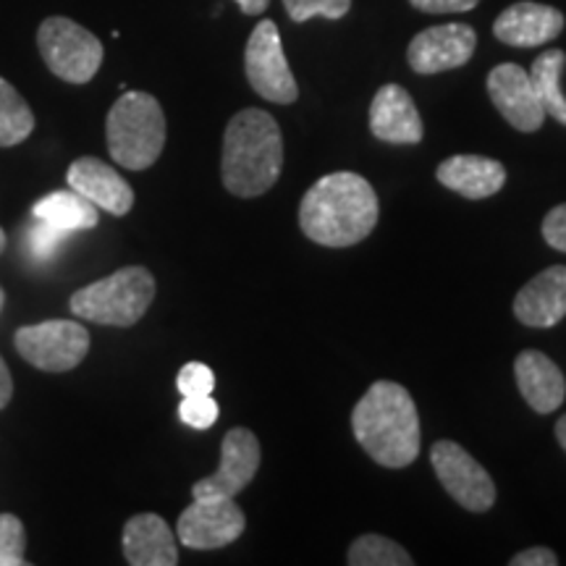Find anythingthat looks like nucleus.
Wrapping results in <instances>:
<instances>
[{
	"mask_svg": "<svg viewBox=\"0 0 566 566\" xmlns=\"http://www.w3.org/2000/svg\"><path fill=\"white\" fill-rule=\"evenodd\" d=\"M380 205L373 184L359 174L338 171L317 179L300 205V226L323 247H352L378 223Z\"/></svg>",
	"mask_w": 566,
	"mask_h": 566,
	"instance_id": "obj_1",
	"label": "nucleus"
},
{
	"mask_svg": "<svg viewBox=\"0 0 566 566\" xmlns=\"http://www.w3.org/2000/svg\"><path fill=\"white\" fill-rule=\"evenodd\" d=\"M352 430L367 457L388 470L409 467L420 454V415L407 388L394 380L367 388L352 412Z\"/></svg>",
	"mask_w": 566,
	"mask_h": 566,
	"instance_id": "obj_2",
	"label": "nucleus"
},
{
	"mask_svg": "<svg viewBox=\"0 0 566 566\" xmlns=\"http://www.w3.org/2000/svg\"><path fill=\"white\" fill-rule=\"evenodd\" d=\"M283 137L271 113L244 108L223 134V187L237 197H260L279 181Z\"/></svg>",
	"mask_w": 566,
	"mask_h": 566,
	"instance_id": "obj_3",
	"label": "nucleus"
},
{
	"mask_svg": "<svg viewBox=\"0 0 566 566\" xmlns=\"http://www.w3.org/2000/svg\"><path fill=\"white\" fill-rule=\"evenodd\" d=\"M111 158L129 171H145L166 145V116L147 92H124L105 122Z\"/></svg>",
	"mask_w": 566,
	"mask_h": 566,
	"instance_id": "obj_4",
	"label": "nucleus"
},
{
	"mask_svg": "<svg viewBox=\"0 0 566 566\" xmlns=\"http://www.w3.org/2000/svg\"><path fill=\"white\" fill-rule=\"evenodd\" d=\"M153 300V273L142 265H132L80 289L71 296V313L90 323L129 328L142 321Z\"/></svg>",
	"mask_w": 566,
	"mask_h": 566,
	"instance_id": "obj_5",
	"label": "nucleus"
},
{
	"mask_svg": "<svg viewBox=\"0 0 566 566\" xmlns=\"http://www.w3.org/2000/svg\"><path fill=\"white\" fill-rule=\"evenodd\" d=\"M38 48L48 69L69 84H87L103 66V42L66 17L42 21Z\"/></svg>",
	"mask_w": 566,
	"mask_h": 566,
	"instance_id": "obj_6",
	"label": "nucleus"
},
{
	"mask_svg": "<svg viewBox=\"0 0 566 566\" xmlns=\"http://www.w3.org/2000/svg\"><path fill=\"white\" fill-rule=\"evenodd\" d=\"M244 71L250 87L265 101L292 105L300 97V87L283 53L281 32L271 19H263L252 30L244 51Z\"/></svg>",
	"mask_w": 566,
	"mask_h": 566,
	"instance_id": "obj_7",
	"label": "nucleus"
},
{
	"mask_svg": "<svg viewBox=\"0 0 566 566\" xmlns=\"http://www.w3.org/2000/svg\"><path fill=\"white\" fill-rule=\"evenodd\" d=\"M17 352L45 373H69L87 357L90 334L82 323L48 321L17 334Z\"/></svg>",
	"mask_w": 566,
	"mask_h": 566,
	"instance_id": "obj_8",
	"label": "nucleus"
},
{
	"mask_svg": "<svg viewBox=\"0 0 566 566\" xmlns=\"http://www.w3.org/2000/svg\"><path fill=\"white\" fill-rule=\"evenodd\" d=\"M430 462L446 493L467 512L483 514L495 504V485L483 464L454 441H438L430 449Z\"/></svg>",
	"mask_w": 566,
	"mask_h": 566,
	"instance_id": "obj_9",
	"label": "nucleus"
},
{
	"mask_svg": "<svg viewBox=\"0 0 566 566\" xmlns=\"http://www.w3.org/2000/svg\"><path fill=\"white\" fill-rule=\"evenodd\" d=\"M244 512L233 499H195L179 516L176 535L187 548L216 551L244 533Z\"/></svg>",
	"mask_w": 566,
	"mask_h": 566,
	"instance_id": "obj_10",
	"label": "nucleus"
},
{
	"mask_svg": "<svg viewBox=\"0 0 566 566\" xmlns=\"http://www.w3.org/2000/svg\"><path fill=\"white\" fill-rule=\"evenodd\" d=\"M260 441L252 430L233 428L221 443V467L216 475L197 480L195 499H233L252 483L260 470Z\"/></svg>",
	"mask_w": 566,
	"mask_h": 566,
	"instance_id": "obj_11",
	"label": "nucleus"
},
{
	"mask_svg": "<svg viewBox=\"0 0 566 566\" xmlns=\"http://www.w3.org/2000/svg\"><path fill=\"white\" fill-rule=\"evenodd\" d=\"M478 48V34L467 24H441L422 30L409 42L407 61L415 74H441L470 63Z\"/></svg>",
	"mask_w": 566,
	"mask_h": 566,
	"instance_id": "obj_12",
	"label": "nucleus"
},
{
	"mask_svg": "<svg viewBox=\"0 0 566 566\" xmlns=\"http://www.w3.org/2000/svg\"><path fill=\"white\" fill-rule=\"evenodd\" d=\"M488 95L501 116L514 126L516 132H537L546 122L537 92L530 82V74L516 63H501L488 74Z\"/></svg>",
	"mask_w": 566,
	"mask_h": 566,
	"instance_id": "obj_13",
	"label": "nucleus"
},
{
	"mask_svg": "<svg viewBox=\"0 0 566 566\" xmlns=\"http://www.w3.org/2000/svg\"><path fill=\"white\" fill-rule=\"evenodd\" d=\"M564 32V13L546 3H533V0H522V3L509 6L506 11L499 13L493 21V34L504 45L512 48H541L548 45Z\"/></svg>",
	"mask_w": 566,
	"mask_h": 566,
	"instance_id": "obj_14",
	"label": "nucleus"
},
{
	"mask_svg": "<svg viewBox=\"0 0 566 566\" xmlns=\"http://www.w3.org/2000/svg\"><path fill=\"white\" fill-rule=\"evenodd\" d=\"M370 132L388 145H417L422 142V118L412 95L401 84H384L370 105Z\"/></svg>",
	"mask_w": 566,
	"mask_h": 566,
	"instance_id": "obj_15",
	"label": "nucleus"
},
{
	"mask_svg": "<svg viewBox=\"0 0 566 566\" xmlns=\"http://www.w3.org/2000/svg\"><path fill=\"white\" fill-rule=\"evenodd\" d=\"M69 187L90 200L95 208H103L111 216H126L134 208V189L122 179L108 163L84 155L69 166Z\"/></svg>",
	"mask_w": 566,
	"mask_h": 566,
	"instance_id": "obj_16",
	"label": "nucleus"
},
{
	"mask_svg": "<svg viewBox=\"0 0 566 566\" xmlns=\"http://www.w3.org/2000/svg\"><path fill=\"white\" fill-rule=\"evenodd\" d=\"M516 321L530 328H554L566 317V265L546 268L514 296Z\"/></svg>",
	"mask_w": 566,
	"mask_h": 566,
	"instance_id": "obj_17",
	"label": "nucleus"
},
{
	"mask_svg": "<svg viewBox=\"0 0 566 566\" xmlns=\"http://www.w3.org/2000/svg\"><path fill=\"white\" fill-rule=\"evenodd\" d=\"M514 378L520 394L537 415H551L564 405L566 380L556 363L543 352L527 349L514 359Z\"/></svg>",
	"mask_w": 566,
	"mask_h": 566,
	"instance_id": "obj_18",
	"label": "nucleus"
},
{
	"mask_svg": "<svg viewBox=\"0 0 566 566\" xmlns=\"http://www.w3.org/2000/svg\"><path fill=\"white\" fill-rule=\"evenodd\" d=\"M124 556L132 566H176L179 548L168 522L158 514H137L124 525Z\"/></svg>",
	"mask_w": 566,
	"mask_h": 566,
	"instance_id": "obj_19",
	"label": "nucleus"
},
{
	"mask_svg": "<svg viewBox=\"0 0 566 566\" xmlns=\"http://www.w3.org/2000/svg\"><path fill=\"white\" fill-rule=\"evenodd\" d=\"M438 181L467 200H485L501 192L506 184V168L499 160L483 155H454L438 166Z\"/></svg>",
	"mask_w": 566,
	"mask_h": 566,
	"instance_id": "obj_20",
	"label": "nucleus"
},
{
	"mask_svg": "<svg viewBox=\"0 0 566 566\" xmlns=\"http://www.w3.org/2000/svg\"><path fill=\"white\" fill-rule=\"evenodd\" d=\"M38 221H45L63 231H82V229H95L101 216L97 208L90 200H84L80 192L69 189V192H53L32 208Z\"/></svg>",
	"mask_w": 566,
	"mask_h": 566,
	"instance_id": "obj_21",
	"label": "nucleus"
},
{
	"mask_svg": "<svg viewBox=\"0 0 566 566\" xmlns=\"http://www.w3.org/2000/svg\"><path fill=\"white\" fill-rule=\"evenodd\" d=\"M566 69V53L558 48L541 53L530 66V82L537 92V101H541L546 116L556 118L558 124L566 126V95L562 90V74Z\"/></svg>",
	"mask_w": 566,
	"mask_h": 566,
	"instance_id": "obj_22",
	"label": "nucleus"
},
{
	"mask_svg": "<svg viewBox=\"0 0 566 566\" xmlns=\"http://www.w3.org/2000/svg\"><path fill=\"white\" fill-rule=\"evenodd\" d=\"M34 129V113L11 82L0 76V147L24 142Z\"/></svg>",
	"mask_w": 566,
	"mask_h": 566,
	"instance_id": "obj_23",
	"label": "nucleus"
},
{
	"mask_svg": "<svg viewBox=\"0 0 566 566\" xmlns=\"http://www.w3.org/2000/svg\"><path fill=\"white\" fill-rule=\"evenodd\" d=\"M346 562L352 566H412L415 558L399 543L384 535H359L349 546Z\"/></svg>",
	"mask_w": 566,
	"mask_h": 566,
	"instance_id": "obj_24",
	"label": "nucleus"
},
{
	"mask_svg": "<svg viewBox=\"0 0 566 566\" xmlns=\"http://www.w3.org/2000/svg\"><path fill=\"white\" fill-rule=\"evenodd\" d=\"M289 19L296 24H304L307 19L323 17V19H344L352 9V0H283Z\"/></svg>",
	"mask_w": 566,
	"mask_h": 566,
	"instance_id": "obj_25",
	"label": "nucleus"
},
{
	"mask_svg": "<svg viewBox=\"0 0 566 566\" xmlns=\"http://www.w3.org/2000/svg\"><path fill=\"white\" fill-rule=\"evenodd\" d=\"M24 525L13 514H0V566L24 564Z\"/></svg>",
	"mask_w": 566,
	"mask_h": 566,
	"instance_id": "obj_26",
	"label": "nucleus"
},
{
	"mask_svg": "<svg viewBox=\"0 0 566 566\" xmlns=\"http://www.w3.org/2000/svg\"><path fill=\"white\" fill-rule=\"evenodd\" d=\"M218 415H221V409H218V401L212 399V396H184V401L179 405V417L184 424H189V428L195 430H208L216 424Z\"/></svg>",
	"mask_w": 566,
	"mask_h": 566,
	"instance_id": "obj_27",
	"label": "nucleus"
},
{
	"mask_svg": "<svg viewBox=\"0 0 566 566\" xmlns=\"http://www.w3.org/2000/svg\"><path fill=\"white\" fill-rule=\"evenodd\" d=\"M181 396H208L216 388V375L205 363H187L176 378Z\"/></svg>",
	"mask_w": 566,
	"mask_h": 566,
	"instance_id": "obj_28",
	"label": "nucleus"
},
{
	"mask_svg": "<svg viewBox=\"0 0 566 566\" xmlns=\"http://www.w3.org/2000/svg\"><path fill=\"white\" fill-rule=\"evenodd\" d=\"M69 231L63 229H55V226L40 221L34 229L30 231V247L34 252V258H51V254L59 250L63 237H66Z\"/></svg>",
	"mask_w": 566,
	"mask_h": 566,
	"instance_id": "obj_29",
	"label": "nucleus"
},
{
	"mask_svg": "<svg viewBox=\"0 0 566 566\" xmlns=\"http://www.w3.org/2000/svg\"><path fill=\"white\" fill-rule=\"evenodd\" d=\"M543 239L558 252H566V202L556 205L554 210L543 218Z\"/></svg>",
	"mask_w": 566,
	"mask_h": 566,
	"instance_id": "obj_30",
	"label": "nucleus"
},
{
	"mask_svg": "<svg viewBox=\"0 0 566 566\" xmlns=\"http://www.w3.org/2000/svg\"><path fill=\"white\" fill-rule=\"evenodd\" d=\"M409 3L424 13H464L475 9L480 0H409Z\"/></svg>",
	"mask_w": 566,
	"mask_h": 566,
	"instance_id": "obj_31",
	"label": "nucleus"
},
{
	"mask_svg": "<svg viewBox=\"0 0 566 566\" xmlns=\"http://www.w3.org/2000/svg\"><path fill=\"white\" fill-rule=\"evenodd\" d=\"M509 564L512 566H556L558 556L551 548L537 546V548H527V551H522V554H516Z\"/></svg>",
	"mask_w": 566,
	"mask_h": 566,
	"instance_id": "obj_32",
	"label": "nucleus"
},
{
	"mask_svg": "<svg viewBox=\"0 0 566 566\" xmlns=\"http://www.w3.org/2000/svg\"><path fill=\"white\" fill-rule=\"evenodd\" d=\"M11 394H13V380H11V373L9 367H6L3 359H0V409L11 401Z\"/></svg>",
	"mask_w": 566,
	"mask_h": 566,
	"instance_id": "obj_33",
	"label": "nucleus"
},
{
	"mask_svg": "<svg viewBox=\"0 0 566 566\" xmlns=\"http://www.w3.org/2000/svg\"><path fill=\"white\" fill-rule=\"evenodd\" d=\"M237 6L247 17H258V13H263L271 6V0H237Z\"/></svg>",
	"mask_w": 566,
	"mask_h": 566,
	"instance_id": "obj_34",
	"label": "nucleus"
},
{
	"mask_svg": "<svg viewBox=\"0 0 566 566\" xmlns=\"http://www.w3.org/2000/svg\"><path fill=\"white\" fill-rule=\"evenodd\" d=\"M556 438H558V443H562V449L566 451V415L556 422Z\"/></svg>",
	"mask_w": 566,
	"mask_h": 566,
	"instance_id": "obj_35",
	"label": "nucleus"
},
{
	"mask_svg": "<svg viewBox=\"0 0 566 566\" xmlns=\"http://www.w3.org/2000/svg\"><path fill=\"white\" fill-rule=\"evenodd\" d=\"M6 250V233H3V229H0V252Z\"/></svg>",
	"mask_w": 566,
	"mask_h": 566,
	"instance_id": "obj_36",
	"label": "nucleus"
},
{
	"mask_svg": "<svg viewBox=\"0 0 566 566\" xmlns=\"http://www.w3.org/2000/svg\"><path fill=\"white\" fill-rule=\"evenodd\" d=\"M3 300H6V294H3V289H0V307H3Z\"/></svg>",
	"mask_w": 566,
	"mask_h": 566,
	"instance_id": "obj_37",
	"label": "nucleus"
}]
</instances>
